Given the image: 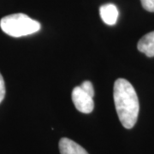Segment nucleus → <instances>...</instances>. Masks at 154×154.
Instances as JSON below:
<instances>
[{
    "mask_svg": "<svg viewBox=\"0 0 154 154\" xmlns=\"http://www.w3.org/2000/svg\"><path fill=\"white\" fill-rule=\"evenodd\" d=\"M72 101L77 110L82 113H91L94 109V97L86 93L80 86L75 87L72 91Z\"/></svg>",
    "mask_w": 154,
    "mask_h": 154,
    "instance_id": "obj_3",
    "label": "nucleus"
},
{
    "mask_svg": "<svg viewBox=\"0 0 154 154\" xmlns=\"http://www.w3.org/2000/svg\"><path fill=\"white\" fill-rule=\"evenodd\" d=\"M114 102L118 118L125 128L130 129L138 119L140 104L134 88L131 83L119 78L114 84Z\"/></svg>",
    "mask_w": 154,
    "mask_h": 154,
    "instance_id": "obj_1",
    "label": "nucleus"
},
{
    "mask_svg": "<svg viewBox=\"0 0 154 154\" xmlns=\"http://www.w3.org/2000/svg\"><path fill=\"white\" fill-rule=\"evenodd\" d=\"M5 96V84L4 78L0 74V103L4 100Z\"/></svg>",
    "mask_w": 154,
    "mask_h": 154,
    "instance_id": "obj_9",
    "label": "nucleus"
},
{
    "mask_svg": "<svg viewBox=\"0 0 154 154\" xmlns=\"http://www.w3.org/2000/svg\"><path fill=\"white\" fill-rule=\"evenodd\" d=\"M99 14L103 22L107 25H115L118 19L119 12L116 6L113 4H106L99 8Z\"/></svg>",
    "mask_w": 154,
    "mask_h": 154,
    "instance_id": "obj_4",
    "label": "nucleus"
},
{
    "mask_svg": "<svg viewBox=\"0 0 154 154\" xmlns=\"http://www.w3.org/2000/svg\"><path fill=\"white\" fill-rule=\"evenodd\" d=\"M140 2L146 11L154 12V0H140Z\"/></svg>",
    "mask_w": 154,
    "mask_h": 154,
    "instance_id": "obj_8",
    "label": "nucleus"
},
{
    "mask_svg": "<svg viewBox=\"0 0 154 154\" xmlns=\"http://www.w3.org/2000/svg\"><path fill=\"white\" fill-rule=\"evenodd\" d=\"M80 87L82 88L83 90H84L86 93H88L89 95H91L92 97H94V86H93L92 82H90L89 81H86V82H84L82 83V85H81Z\"/></svg>",
    "mask_w": 154,
    "mask_h": 154,
    "instance_id": "obj_7",
    "label": "nucleus"
},
{
    "mask_svg": "<svg viewBox=\"0 0 154 154\" xmlns=\"http://www.w3.org/2000/svg\"><path fill=\"white\" fill-rule=\"evenodd\" d=\"M59 150L61 154H88L82 146L68 138L61 139L59 141Z\"/></svg>",
    "mask_w": 154,
    "mask_h": 154,
    "instance_id": "obj_5",
    "label": "nucleus"
},
{
    "mask_svg": "<svg viewBox=\"0 0 154 154\" xmlns=\"http://www.w3.org/2000/svg\"><path fill=\"white\" fill-rule=\"evenodd\" d=\"M0 28L11 37H22L38 32L40 29L39 22L22 13L9 15L0 21Z\"/></svg>",
    "mask_w": 154,
    "mask_h": 154,
    "instance_id": "obj_2",
    "label": "nucleus"
},
{
    "mask_svg": "<svg viewBox=\"0 0 154 154\" xmlns=\"http://www.w3.org/2000/svg\"><path fill=\"white\" fill-rule=\"evenodd\" d=\"M138 50L148 57H154V31L144 35L139 40Z\"/></svg>",
    "mask_w": 154,
    "mask_h": 154,
    "instance_id": "obj_6",
    "label": "nucleus"
}]
</instances>
